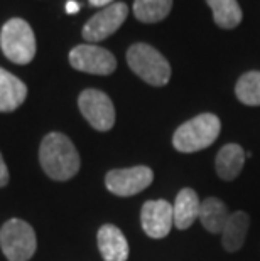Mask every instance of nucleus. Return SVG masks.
Listing matches in <instances>:
<instances>
[{
    "label": "nucleus",
    "mask_w": 260,
    "mask_h": 261,
    "mask_svg": "<svg viewBox=\"0 0 260 261\" xmlns=\"http://www.w3.org/2000/svg\"><path fill=\"white\" fill-rule=\"evenodd\" d=\"M39 162L42 170L53 180H69L78 174L81 160L75 143L64 133L53 132L42 138L39 147Z\"/></svg>",
    "instance_id": "nucleus-1"
},
{
    "label": "nucleus",
    "mask_w": 260,
    "mask_h": 261,
    "mask_svg": "<svg viewBox=\"0 0 260 261\" xmlns=\"http://www.w3.org/2000/svg\"><path fill=\"white\" fill-rule=\"evenodd\" d=\"M221 132V121L213 113H201L178 126L173 145L181 153H195L213 145Z\"/></svg>",
    "instance_id": "nucleus-2"
},
{
    "label": "nucleus",
    "mask_w": 260,
    "mask_h": 261,
    "mask_svg": "<svg viewBox=\"0 0 260 261\" xmlns=\"http://www.w3.org/2000/svg\"><path fill=\"white\" fill-rule=\"evenodd\" d=\"M127 64L142 81L151 86H166L171 80L169 61L151 44H132L127 51Z\"/></svg>",
    "instance_id": "nucleus-3"
},
{
    "label": "nucleus",
    "mask_w": 260,
    "mask_h": 261,
    "mask_svg": "<svg viewBox=\"0 0 260 261\" xmlns=\"http://www.w3.org/2000/svg\"><path fill=\"white\" fill-rule=\"evenodd\" d=\"M0 47L14 64H29L36 56V36L29 22L19 17L9 19L0 31Z\"/></svg>",
    "instance_id": "nucleus-4"
},
{
    "label": "nucleus",
    "mask_w": 260,
    "mask_h": 261,
    "mask_svg": "<svg viewBox=\"0 0 260 261\" xmlns=\"http://www.w3.org/2000/svg\"><path fill=\"white\" fill-rule=\"evenodd\" d=\"M0 248L9 261H29L37 248L32 226L22 219H9L0 229Z\"/></svg>",
    "instance_id": "nucleus-5"
},
{
    "label": "nucleus",
    "mask_w": 260,
    "mask_h": 261,
    "mask_svg": "<svg viewBox=\"0 0 260 261\" xmlns=\"http://www.w3.org/2000/svg\"><path fill=\"white\" fill-rule=\"evenodd\" d=\"M78 108L88 123L98 132H108L115 125V107L107 93L100 90L81 91L78 96Z\"/></svg>",
    "instance_id": "nucleus-6"
},
{
    "label": "nucleus",
    "mask_w": 260,
    "mask_h": 261,
    "mask_svg": "<svg viewBox=\"0 0 260 261\" xmlns=\"http://www.w3.org/2000/svg\"><path fill=\"white\" fill-rule=\"evenodd\" d=\"M129 15V7L125 2H113L103 7L83 25V39L86 42H100L115 34Z\"/></svg>",
    "instance_id": "nucleus-7"
},
{
    "label": "nucleus",
    "mask_w": 260,
    "mask_h": 261,
    "mask_svg": "<svg viewBox=\"0 0 260 261\" xmlns=\"http://www.w3.org/2000/svg\"><path fill=\"white\" fill-rule=\"evenodd\" d=\"M69 64L76 71L98 76H108L117 69V59L113 54L95 44H80L71 49Z\"/></svg>",
    "instance_id": "nucleus-8"
},
{
    "label": "nucleus",
    "mask_w": 260,
    "mask_h": 261,
    "mask_svg": "<svg viewBox=\"0 0 260 261\" xmlns=\"http://www.w3.org/2000/svg\"><path fill=\"white\" fill-rule=\"evenodd\" d=\"M154 172L147 165H135L129 169H113L105 177V186L112 194L120 197L135 196L152 184Z\"/></svg>",
    "instance_id": "nucleus-9"
},
{
    "label": "nucleus",
    "mask_w": 260,
    "mask_h": 261,
    "mask_svg": "<svg viewBox=\"0 0 260 261\" xmlns=\"http://www.w3.org/2000/svg\"><path fill=\"white\" fill-rule=\"evenodd\" d=\"M140 224L144 232L152 240H162L171 232L174 226L173 204L164 199L144 202L140 211Z\"/></svg>",
    "instance_id": "nucleus-10"
},
{
    "label": "nucleus",
    "mask_w": 260,
    "mask_h": 261,
    "mask_svg": "<svg viewBox=\"0 0 260 261\" xmlns=\"http://www.w3.org/2000/svg\"><path fill=\"white\" fill-rule=\"evenodd\" d=\"M97 241L105 261H127L129 258V243L117 226L103 224L98 229Z\"/></svg>",
    "instance_id": "nucleus-11"
},
{
    "label": "nucleus",
    "mask_w": 260,
    "mask_h": 261,
    "mask_svg": "<svg viewBox=\"0 0 260 261\" xmlns=\"http://www.w3.org/2000/svg\"><path fill=\"white\" fill-rule=\"evenodd\" d=\"M247 152L239 143H226L220 148L215 159V170L221 180H235L240 175V172L245 164Z\"/></svg>",
    "instance_id": "nucleus-12"
},
{
    "label": "nucleus",
    "mask_w": 260,
    "mask_h": 261,
    "mask_svg": "<svg viewBox=\"0 0 260 261\" xmlns=\"http://www.w3.org/2000/svg\"><path fill=\"white\" fill-rule=\"evenodd\" d=\"M27 98V86L17 76L0 68V113L17 110Z\"/></svg>",
    "instance_id": "nucleus-13"
},
{
    "label": "nucleus",
    "mask_w": 260,
    "mask_h": 261,
    "mask_svg": "<svg viewBox=\"0 0 260 261\" xmlns=\"http://www.w3.org/2000/svg\"><path fill=\"white\" fill-rule=\"evenodd\" d=\"M200 207L201 202L196 191H193L190 187L181 189L173 204L174 226L178 229H187L190 226H193L195 221L200 219Z\"/></svg>",
    "instance_id": "nucleus-14"
},
{
    "label": "nucleus",
    "mask_w": 260,
    "mask_h": 261,
    "mask_svg": "<svg viewBox=\"0 0 260 261\" xmlns=\"http://www.w3.org/2000/svg\"><path fill=\"white\" fill-rule=\"evenodd\" d=\"M250 227V216L243 211L230 214L228 221L221 231V243L228 253H237L243 248V243L247 240V232Z\"/></svg>",
    "instance_id": "nucleus-15"
},
{
    "label": "nucleus",
    "mask_w": 260,
    "mask_h": 261,
    "mask_svg": "<svg viewBox=\"0 0 260 261\" xmlns=\"http://www.w3.org/2000/svg\"><path fill=\"white\" fill-rule=\"evenodd\" d=\"M230 218L228 207L217 197H206L200 207V223L211 234H221L226 221Z\"/></svg>",
    "instance_id": "nucleus-16"
},
{
    "label": "nucleus",
    "mask_w": 260,
    "mask_h": 261,
    "mask_svg": "<svg viewBox=\"0 0 260 261\" xmlns=\"http://www.w3.org/2000/svg\"><path fill=\"white\" fill-rule=\"evenodd\" d=\"M213 12L215 24L221 29H235L242 22V9L237 0H206Z\"/></svg>",
    "instance_id": "nucleus-17"
},
{
    "label": "nucleus",
    "mask_w": 260,
    "mask_h": 261,
    "mask_svg": "<svg viewBox=\"0 0 260 261\" xmlns=\"http://www.w3.org/2000/svg\"><path fill=\"white\" fill-rule=\"evenodd\" d=\"M173 9V0H134V15L144 24L164 20Z\"/></svg>",
    "instance_id": "nucleus-18"
},
{
    "label": "nucleus",
    "mask_w": 260,
    "mask_h": 261,
    "mask_svg": "<svg viewBox=\"0 0 260 261\" xmlns=\"http://www.w3.org/2000/svg\"><path fill=\"white\" fill-rule=\"evenodd\" d=\"M235 94L247 107H260V71H248L237 81Z\"/></svg>",
    "instance_id": "nucleus-19"
},
{
    "label": "nucleus",
    "mask_w": 260,
    "mask_h": 261,
    "mask_svg": "<svg viewBox=\"0 0 260 261\" xmlns=\"http://www.w3.org/2000/svg\"><path fill=\"white\" fill-rule=\"evenodd\" d=\"M9 179H10L9 169H7V165H5V162H4L2 153H0V187H5V186H7V184H9Z\"/></svg>",
    "instance_id": "nucleus-20"
},
{
    "label": "nucleus",
    "mask_w": 260,
    "mask_h": 261,
    "mask_svg": "<svg viewBox=\"0 0 260 261\" xmlns=\"http://www.w3.org/2000/svg\"><path fill=\"white\" fill-rule=\"evenodd\" d=\"M80 10V5L75 2V0H69L68 4H66V12L68 14H76Z\"/></svg>",
    "instance_id": "nucleus-21"
},
{
    "label": "nucleus",
    "mask_w": 260,
    "mask_h": 261,
    "mask_svg": "<svg viewBox=\"0 0 260 261\" xmlns=\"http://www.w3.org/2000/svg\"><path fill=\"white\" fill-rule=\"evenodd\" d=\"M90 2V5H93V7H107V5L113 4V0H88Z\"/></svg>",
    "instance_id": "nucleus-22"
}]
</instances>
